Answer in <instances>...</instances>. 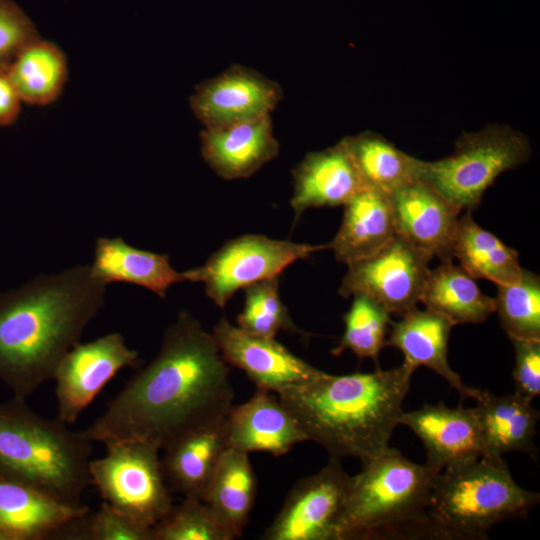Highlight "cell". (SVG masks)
I'll use <instances>...</instances> for the list:
<instances>
[{
	"label": "cell",
	"mask_w": 540,
	"mask_h": 540,
	"mask_svg": "<svg viewBox=\"0 0 540 540\" xmlns=\"http://www.w3.org/2000/svg\"><path fill=\"white\" fill-rule=\"evenodd\" d=\"M531 154L528 138L504 124H489L457 139L449 156L423 161L420 180L433 186L461 211H472L502 173L525 163Z\"/></svg>",
	"instance_id": "52a82bcc"
},
{
	"label": "cell",
	"mask_w": 540,
	"mask_h": 540,
	"mask_svg": "<svg viewBox=\"0 0 540 540\" xmlns=\"http://www.w3.org/2000/svg\"><path fill=\"white\" fill-rule=\"evenodd\" d=\"M399 424L419 437L426 449V463L440 471L481 457V436L473 408H451L442 402L425 404L403 411Z\"/></svg>",
	"instance_id": "2e32d148"
},
{
	"label": "cell",
	"mask_w": 540,
	"mask_h": 540,
	"mask_svg": "<svg viewBox=\"0 0 540 540\" xmlns=\"http://www.w3.org/2000/svg\"><path fill=\"white\" fill-rule=\"evenodd\" d=\"M39 34L24 11L12 0H0V68Z\"/></svg>",
	"instance_id": "d590c367"
},
{
	"label": "cell",
	"mask_w": 540,
	"mask_h": 540,
	"mask_svg": "<svg viewBox=\"0 0 540 540\" xmlns=\"http://www.w3.org/2000/svg\"><path fill=\"white\" fill-rule=\"evenodd\" d=\"M22 100L7 67L0 68V126L13 124L21 111Z\"/></svg>",
	"instance_id": "74e56055"
},
{
	"label": "cell",
	"mask_w": 540,
	"mask_h": 540,
	"mask_svg": "<svg viewBox=\"0 0 540 540\" xmlns=\"http://www.w3.org/2000/svg\"><path fill=\"white\" fill-rule=\"evenodd\" d=\"M439 472L388 447L350 476L336 540L439 539L427 515Z\"/></svg>",
	"instance_id": "277c9868"
},
{
	"label": "cell",
	"mask_w": 540,
	"mask_h": 540,
	"mask_svg": "<svg viewBox=\"0 0 540 540\" xmlns=\"http://www.w3.org/2000/svg\"><path fill=\"white\" fill-rule=\"evenodd\" d=\"M106 284L89 265L39 275L0 293V381L26 399L53 379L105 303Z\"/></svg>",
	"instance_id": "7a4b0ae2"
},
{
	"label": "cell",
	"mask_w": 540,
	"mask_h": 540,
	"mask_svg": "<svg viewBox=\"0 0 540 540\" xmlns=\"http://www.w3.org/2000/svg\"><path fill=\"white\" fill-rule=\"evenodd\" d=\"M103 457L90 460L89 476L105 503L152 528L173 505L156 444L118 440L104 444Z\"/></svg>",
	"instance_id": "ba28073f"
},
{
	"label": "cell",
	"mask_w": 540,
	"mask_h": 540,
	"mask_svg": "<svg viewBox=\"0 0 540 540\" xmlns=\"http://www.w3.org/2000/svg\"><path fill=\"white\" fill-rule=\"evenodd\" d=\"M138 364V352L127 346L119 332L77 343L62 358L53 377L57 417L73 424L121 369Z\"/></svg>",
	"instance_id": "7c38bea8"
},
{
	"label": "cell",
	"mask_w": 540,
	"mask_h": 540,
	"mask_svg": "<svg viewBox=\"0 0 540 540\" xmlns=\"http://www.w3.org/2000/svg\"><path fill=\"white\" fill-rule=\"evenodd\" d=\"M89 266L92 276L106 285L131 283L163 299L172 285L186 281L184 273L171 266L168 255L138 249L121 237L98 238Z\"/></svg>",
	"instance_id": "d4e9b609"
},
{
	"label": "cell",
	"mask_w": 540,
	"mask_h": 540,
	"mask_svg": "<svg viewBox=\"0 0 540 540\" xmlns=\"http://www.w3.org/2000/svg\"><path fill=\"white\" fill-rule=\"evenodd\" d=\"M392 329L385 345L399 349L404 355V363L417 369L423 365L435 371L456 390L461 399L473 398L481 394V389L464 384L448 362V342L454 326L441 315L416 307L402 314L397 322L390 321Z\"/></svg>",
	"instance_id": "44dd1931"
},
{
	"label": "cell",
	"mask_w": 540,
	"mask_h": 540,
	"mask_svg": "<svg viewBox=\"0 0 540 540\" xmlns=\"http://www.w3.org/2000/svg\"><path fill=\"white\" fill-rule=\"evenodd\" d=\"M282 98L277 82L235 64L197 85L189 103L204 128L212 129L270 115Z\"/></svg>",
	"instance_id": "4fadbf2b"
},
{
	"label": "cell",
	"mask_w": 540,
	"mask_h": 540,
	"mask_svg": "<svg viewBox=\"0 0 540 540\" xmlns=\"http://www.w3.org/2000/svg\"><path fill=\"white\" fill-rule=\"evenodd\" d=\"M475 401L473 410L480 430L481 457H502L519 451L536 460L534 438L539 411L531 401L515 392L498 396L488 390H481Z\"/></svg>",
	"instance_id": "603a6c76"
},
{
	"label": "cell",
	"mask_w": 540,
	"mask_h": 540,
	"mask_svg": "<svg viewBox=\"0 0 540 540\" xmlns=\"http://www.w3.org/2000/svg\"><path fill=\"white\" fill-rule=\"evenodd\" d=\"M201 154L221 178L234 180L256 173L279 153L270 115L200 133Z\"/></svg>",
	"instance_id": "ac0fdd59"
},
{
	"label": "cell",
	"mask_w": 540,
	"mask_h": 540,
	"mask_svg": "<svg viewBox=\"0 0 540 540\" xmlns=\"http://www.w3.org/2000/svg\"><path fill=\"white\" fill-rule=\"evenodd\" d=\"M153 540H233L236 533L202 500L184 498L152 527Z\"/></svg>",
	"instance_id": "d6a6232c"
},
{
	"label": "cell",
	"mask_w": 540,
	"mask_h": 540,
	"mask_svg": "<svg viewBox=\"0 0 540 540\" xmlns=\"http://www.w3.org/2000/svg\"><path fill=\"white\" fill-rule=\"evenodd\" d=\"M515 353V393L532 401L540 394V340L510 338Z\"/></svg>",
	"instance_id": "8d00e7d4"
},
{
	"label": "cell",
	"mask_w": 540,
	"mask_h": 540,
	"mask_svg": "<svg viewBox=\"0 0 540 540\" xmlns=\"http://www.w3.org/2000/svg\"><path fill=\"white\" fill-rule=\"evenodd\" d=\"M256 476L248 454L228 448L220 459L203 500L240 537L256 497Z\"/></svg>",
	"instance_id": "f546056e"
},
{
	"label": "cell",
	"mask_w": 540,
	"mask_h": 540,
	"mask_svg": "<svg viewBox=\"0 0 540 540\" xmlns=\"http://www.w3.org/2000/svg\"><path fill=\"white\" fill-rule=\"evenodd\" d=\"M325 248L248 234L227 241L203 265L183 273L186 281L203 283L207 296L223 308L236 291L277 277L295 261Z\"/></svg>",
	"instance_id": "9c48e42d"
},
{
	"label": "cell",
	"mask_w": 540,
	"mask_h": 540,
	"mask_svg": "<svg viewBox=\"0 0 540 540\" xmlns=\"http://www.w3.org/2000/svg\"><path fill=\"white\" fill-rule=\"evenodd\" d=\"M244 290V307L237 317L240 328L270 338L280 331L303 334L280 299L278 276L253 283Z\"/></svg>",
	"instance_id": "836d02e7"
},
{
	"label": "cell",
	"mask_w": 540,
	"mask_h": 540,
	"mask_svg": "<svg viewBox=\"0 0 540 540\" xmlns=\"http://www.w3.org/2000/svg\"><path fill=\"white\" fill-rule=\"evenodd\" d=\"M432 259L395 235L372 256L348 265L339 294H365L379 302L390 314H404L416 307Z\"/></svg>",
	"instance_id": "30bf717a"
},
{
	"label": "cell",
	"mask_w": 540,
	"mask_h": 540,
	"mask_svg": "<svg viewBox=\"0 0 540 540\" xmlns=\"http://www.w3.org/2000/svg\"><path fill=\"white\" fill-rule=\"evenodd\" d=\"M539 493L519 486L502 457H479L435 477L428 518L439 539L482 540L497 523L526 518Z\"/></svg>",
	"instance_id": "8992f818"
},
{
	"label": "cell",
	"mask_w": 540,
	"mask_h": 540,
	"mask_svg": "<svg viewBox=\"0 0 540 540\" xmlns=\"http://www.w3.org/2000/svg\"><path fill=\"white\" fill-rule=\"evenodd\" d=\"M292 174L296 220L309 208L344 206L365 187L342 140L307 153Z\"/></svg>",
	"instance_id": "ffe728a7"
},
{
	"label": "cell",
	"mask_w": 540,
	"mask_h": 540,
	"mask_svg": "<svg viewBox=\"0 0 540 540\" xmlns=\"http://www.w3.org/2000/svg\"><path fill=\"white\" fill-rule=\"evenodd\" d=\"M420 301L454 326L478 324L495 312L494 298L486 296L474 278L452 259L430 270Z\"/></svg>",
	"instance_id": "484cf974"
},
{
	"label": "cell",
	"mask_w": 540,
	"mask_h": 540,
	"mask_svg": "<svg viewBox=\"0 0 540 540\" xmlns=\"http://www.w3.org/2000/svg\"><path fill=\"white\" fill-rule=\"evenodd\" d=\"M90 512L38 490L0 477V540H43L61 536Z\"/></svg>",
	"instance_id": "d6986e66"
},
{
	"label": "cell",
	"mask_w": 540,
	"mask_h": 540,
	"mask_svg": "<svg viewBox=\"0 0 540 540\" xmlns=\"http://www.w3.org/2000/svg\"><path fill=\"white\" fill-rule=\"evenodd\" d=\"M343 321V335L331 352L339 355L348 349L360 359L369 358L377 363L378 355L385 346L390 313L372 297L355 294Z\"/></svg>",
	"instance_id": "1f68e13d"
},
{
	"label": "cell",
	"mask_w": 540,
	"mask_h": 540,
	"mask_svg": "<svg viewBox=\"0 0 540 540\" xmlns=\"http://www.w3.org/2000/svg\"><path fill=\"white\" fill-rule=\"evenodd\" d=\"M229 448L226 418L193 430L167 446L161 459L170 492L203 500L208 484Z\"/></svg>",
	"instance_id": "7402d4cb"
},
{
	"label": "cell",
	"mask_w": 540,
	"mask_h": 540,
	"mask_svg": "<svg viewBox=\"0 0 540 540\" xmlns=\"http://www.w3.org/2000/svg\"><path fill=\"white\" fill-rule=\"evenodd\" d=\"M7 71L22 102L37 106L56 101L68 78L64 52L40 36L21 48Z\"/></svg>",
	"instance_id": "f1b7e54d"
},
{
	"label": "cell",
	"mask_w": 540,
	"mask_h": 540,
	"mask_svg": "<svg viewBox=\"0 0 540 540\" xmlns=\"http://www.w3.org/2000/svg\"><path fill=\"white\" fill-rule=\"evenodd\" d=\"M388 196L396 235L432 258H453V240L462 212L459 208L420 179Z\"/></svg>",
	"instance_id": "9a60e30c"
},
{
	"label": "cell",
	"mask_w": 540,
	"mask_h": 540,
	"mask_svg": "<svg viewBox=\"0 0 540 540\" xmlns=\"http://www.w3.org/2000/svg\"><path fill=\"white\" fill-rule=\"evenodd\" d=\"M234 391L212 334L186 311L164 332L158 354L138 370L85 430L91 442L144 440L165 449L224 420Z\"/></svg>",
	"instance_id": "6da1fadb"
},
{
	"label": "cell",
	"mask_w": 540,
	"mask_h": 540,
	"mask_svg": "<svg viewBox=\"0 0 540 540\" xmlns=\"http://www.w3.org/2000/svg\"><path fill=\"white\" fill-rule=\"evenodd\" d=\"M341 140L365 187L389 195L420 177L423 161L375 132L364 131Z\"/></svg>",
	"instance_id": "83f0119b"
},
{
	"label": "cell",
	"mask_w": 540,
	"mask_h": 540,
	"mask_svg": "<svg viewBox=\"0 0 540 540\" xmlns=\"http://www.w3.org/2000/svg\"><path fill=\"white\" fill-rule=\"evenodd\" d=\"M230 448L250 453L284 455L308 441L297 421L273 392L258 389L246 402L233 406L226 417Z\"/></svg>",
	"instance_id": "e0dca14e"
},
{
	"label": "cell",
	"mask_w": 540,
	"mask_h": 540,
	"mask_svg": "<svg viewBox=\"0 0 540 540\" xmlns=\"http://www.w3.org/2000/svg\"><path fill=\"white\" fill-rule=\"evenodd\" d=\"M395 235L389 196L364 187L344 205L340 228L326 245L349 265L372 256Z\"/></svg>",
	"instance_id": "cb8c5ba5"
},
{
	"label": "cell",
	"mask_w": 540,
	"mask_h": 540,
	"mask_svg": "<svg viewBox=\"0 0 540 540\" xmlns=\"http://www.w3.org/2000/svg\"><path fill=\"white\" fill-rule=\"evenodd\" d=\"M495 312L509 338L540 340V278L526 269L518 281L497 285Z\"/></svg>",
	"instance_id": "4dcf8cb0"
},
{
	"label": "cell",
	"mask_w": 540,
	"mask_h": 540,
	"mask_svg": "<svg viewBox=\"0 0 540 540\" xmlns=\"http://www.w3.org/2000/svg\"><path fill=\"white\" fill-rule=\"evenodd\" d=\"M61 536L87 540H153L152 528L103 503L94 513L68 526Z\"/></svg>",
	"instance_id": "e575fe53"
},
{
	"label": "cell",
	"mask_w": 540,
	"mask_h": 540,
	"mask_svg": "<svg viewBox=\"0 0 540 540\" xmlns=\"http://www.w3.org/2000/svg\"><path fill=\"white\" fill-rule=\"evenodd\" d=\"M415 370L403 362L366 373L324 372L277 396L308 441L320 444L331 456L355 457L365 464L389 447Z\"/></svg>",
	"instance_id": "3957f363"
},
{
	"label": "cell",
	"mask_w": 540,
	"mask_h": 540,
	"mask_svg": "<svg viewBox=\"0 0 540 540\" xmlns=\"http://www.w3.org/2000/svg\"><path fill=\"white\" fill-rule=\"evenodd\" d=\"M350 476L331 456L318 472L299 480L265 530V540H336Z\"/></svg>",
	"instance_id": "8fae6325"
},
{
	"label": "cell",
	"mask_w": 540,
	"mask_h": 540,
	"mask_svg": "<svg viewBox=\"0 0 540 540\" xmlns=\"http://www.w3.org/2000/svg\"><path fill=\"white\" fill-rule=\"evenodd\" d=\"M92 443L58 417L35 413L26 399L0 403V477L79 505L91 485Z\"/></svg>",
	"instance_id": "5b68a950"
},
{
	"label": "cell",
	"mask_w": 540,
	"mask_h": 540,
	"mask_svg": "<svg viewBox=\"0 0 540 540\" xmlns=\"http://www.w3.org/2000/svg\"><path fill=\"white\" fill-rule=\"evenodd\" d=\"M212 335L225 361L243 370L258 389L278 394L324 373L274 338L249 333L225 318L214 326Z\"/></svg>",
	"instance_id": "5bb4252c"
},
{
	"label": "cell",
	"mask_w": 540,
	"mask_h": 540,
	"mask_svg": "<svg viewBox=\"0 0 540 540\" xmlns=\"http://www.w3.org/2000/svg\"><path fill=\"white\" fill-rule=\"evenodd\" d=\"M452 253L474 279L490 280L497 285L515 283L523 270L518 253L479 226L471 211L459 216Z\"/></svg>",
	"instance_id": "4316f807"
}]
</instances>
